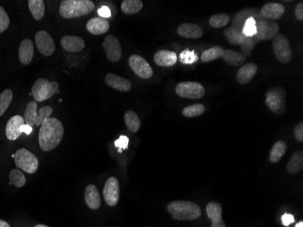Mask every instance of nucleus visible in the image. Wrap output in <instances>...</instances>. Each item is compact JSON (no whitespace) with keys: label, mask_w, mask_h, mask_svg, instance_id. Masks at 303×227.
Wrapping results in <instances>:
<instances>
[{"label":"nucleus","mask_w":303,"mask_h":227,"mask_svg":"<svg viewBox=\"0 0 303 227\" xmlns=\"http://www.w3.org/2000/svg\"><path fill=\"white\" fill-rule=\"evenodd\" d=\"M64 137L63 124L57 118H50L40 126V148L46 152L52 151L58 146Z\"/></svg>","instance_id":"f257e3e1"},{"label":"nucleus","mask_w":303,"mask_h":227,"mask_svg":"<svg viewBox=\"0 0 303 227\" xmlns=\"http://www.w3.org/2000/svg\"><path fill=\"white\" fill-rule=\"evenodd\" d=\"M167 210L177 221H193L201 216V207L193 202L177 200L167 205Z\"/></svg>","instance_id":"f03ea898"},{"label":"nucleus","mask_w":303,"mask_h":227,"mask_svg":"<svg viewBox=\"0 0 303 227\" xmlns=\"http://www.w3.org/2000/svg\"><path fill=\"white\" fill-rule=\"evenodd\" d=\"M95 9L91 0H64L61 2L59 13L64 18H75L90 14Z\"/></svg>","instance_id":"7ed1b4c3"},{"label":"nucleus","mask_w":303,"mask_h":227,"mask_svg":"<svg viewBox=\"0 0 303 227\" xmlns=\"http://www.w3.org/2000/svg\"><path fill=\"white\" fill-rule=\"evenodd\" d=\"M56 93H59V85L55 81L50 82L48 79H39L32 86L31 94L36 102L48 100Z\"/></svg>","instance_id":"20e7f679"},{"label":"nucleus","mask_w":303,"mask_h":227,"mask_svg":"<svg viewBox=\"0 0 303 227\" xmlns=\"http://www.w3.org/2000/svg\"><path fill=\"white\" fill-rule=\"evenodd\" d=\"M17 168L28 174H35L38 169V159L26 148H20L13 155Z\"/></svg>","instance_id":"39448f33"},{"label":"nucleus","mask_w":303,"mask_h":227,"mask_svg":"<svg viewBox=\"0 0 303 227\" xmlns=\"http://www.w3.org/2000/svg\"><path fill=\"white\" fill-rule=\"evenodd\" d=\"M286 94L284 88L272 87L266 94V106L275 113H284L286 111Z\"/></svg>","instance_id":"423d86ee"},{"label":"nucleus","mask_w":303,"mask_h":227,"mask_svg":"<svg viewBox=\"0 0 303 227\" xmlns=\"http://www.w3.org/2000/svg\"><path fill=\"white\" fill-rule=\"evenodd\" d=\"M256 29L257 32L254 35L256 41L273 40L279 33V26L272 20L260 18L256 21Z\"/></svg>","instance_id":"0eeeda50"},{"label":"nucleus","mask_w":303,"mask_h":227,"mask_svg":"<svg viewBox=\"0 0 303 227\" xmlns=\"http://www.w3.org/2000/svg\"><path fill=\"white\" fill-rule=\"evenodd\" d=\"M273 52L280 62H291L292 59L291 45L285 35L278 34L273 39Z\"/></svg>","instance_id":"6e6552de"},{"label":"nucleus","mask_w":303,"mask_h":227,"mask_svg":"<svg viewBox=\"0 0 303 227\" xmlns=\"http://www.w3.org/2000/svg\"><path fill=\"white\" fill-rule=\"evenodd\" d=\"M176 94L184 98L200 99L205 94V89L200 83L181 82L175 87Z\"/></svg>","instance_id":"1a4fd4ad"},{"label":"nucleus","mask_w":303,"mask_h":227,"mask_svg":"<svg viewBox=\"0 0 303 227\" xmlns=\"http://www.w3.org/2000/svg\"><path fill=\"white\" fill-rule=\"evenodd\" d=\"M129 65L135 74L141 79H148L152 78L154 74V71L150 66L149 63L140 55H131Z\"/></svg>","instance_id":"9d476101"},{"label":"nucleus","mask_w":303,"mask_h":227,"mask_svg":"<svg viewBox=\"0 0 303 227\" xmlns=\"http://www.w3.org/2000/svg\"><path fill=\"white\" fill-rule=\"evenodd\" d=\"M103 47L107 54V59L111 62H117L122 58V47L114 35H107L104 40Z\"/></svg>","instance_id":"9b49d317"},{"label":"nucleus","mask_w":303,"mask_h":227,"mask_svg":"<svg viewBox=\"0 0 303 227\" xmlns=\"http://www.w3.org/2000/svg\"><path fill=\"white\" fill-rule=\"evenodd\" d=\"M104 197L109 206L116 205L119 201L120 196V185L119 182L115 177H109L104 187Z\"/></svg>","instance_id":"f8f14e48"},{"label":"nucleus","mask_w":303,"mask_h":227,"mask_svg":"<svg viewBox=\"0 0 303 227\" xmlns=\"http://www.w3.org/2000/svg\"><path fill=\"white\" fill-rule=\"evenodd\" d=\"M36 43L37 49L42 55L49 56L55 53V41L48 32L43 30L37 32L36 35Z\"/></svg>","instance_id":"ddd939ff"},{"label":"nucleus","mask_w":303,"mask_h":227,"mask_svg":"<svg viewBox=\"0 0 303 227\" xmlns=\"http://www.w3.org/2000/svg\"><path fill=\"white\" fill-rule=\"evenodd\" d=\"M285 8L279 3H268L264 5L260 11V15L264 20H279L284 16Z\"/></svg>","instance_id":"4468645a"},{"label":"nucleus","mask_w":303,"mask_h":227,"mask_svg":"<svg viewBox=\"0 0 303 227\" xmlns=\"http://www.w3.org/2000/svg\"><path fill=\"white\" fill-rule=\"evenodd\" d=\"M105 81L107 86H110L111 88L121 92H128L132 88L131 81L113 73L107 74Z\"/></svg>","instance_id":"2eb2a0df"},{"label":"nucleus","mask_w":303,"mask_h":227,"mask_svg":"<svg viewBox=\"0 0 303 227\" xmlns=\"http://www.w3.org/2000/svg\"><path fill=\"white\" fill-rule=\"evenodd\" d=\"M25 125L24 118L21 116H14L8 120L6 126V136L8 140H16L21 136L22 132L20 131V127Z\"/></svg>","instance_id":"dca6fc26"},{"label":"nucleus","mask_w":303,"mask_h":227,"mask_svg":"<svg viewBox=\"0 0 303 227\" xmlns=\"http://www.w3.org/2000/svg\"><path fill=\"white\" fill-rule=\"evenodd\" d=\"M61 46L69 53L81 52L85 48V40L77 35H65L61 40Z\"/></svg>","instance_id":"f3484780"},{"label":"nucleus","mask_w":303,"mask_h":227,"mask_svg":"<svg viewBox=\"0 0 303 227\" xmlns=\"http://www.w3.org/2000/svg\"><path fill=\"white\" fill-rule=\"evenodd\" d=\"M206 213L209 218L213 221L211 227H226L223 219V207L217 202H211L206 206Z\"/></svg>","instance_id":"a211bd4d"},{"label":"nucleus","mask_w":303,"mask_h":227,"mask_svg":"<svg viewBox=\"0 0 303 227\" xmlns=\"http://www.w3.org/2000/svg\"><path fill=\"white\" fill-rule=\"evenodd\" d=\"M177 33L181 37L189 40H196L204 35L203 28L196 24L192 23H184L180 25L177 28Z\"/></svg>","instance_id":"6ab92c4d"},{"label":"nucleus","mask_w":303,"mask_h":227,"mask_svg":"<svg viewBox=\"0 0 303 227\" xmlns=\"http://www.w3.org/2000/svg\"><path fill=\"white\" fill-rule=\"evenodd\" d=\"M260 16V14L257 12L256 9H252V8H246V9H243L240 11L238 12L236 15L233 17L232 20V28H235L237 30L241 32L244 25L246 20L250 18V17H259ZM260 18V17H259Z\"/></svg>","instance_id":"aec40b11"},{"label":"nucleus","mask_w":303,"mask_h":227,"mask_svg":"<svg viewBox=\"0 0 303 227\" xmlns=\"http://www.w3.org/2000/svg\"><path fill=\"white\" fill-rule=\"evenodd\" d=\"M110 28V24L102 17L91 18L87 24V31L93 35H103L106 34Z\"/></svg>","instance_id":"412c9836"},{"label":"nucleus","mask_w":303,"mask_h":227,"mask_svg":"<svg viewBox=\"0 0 303 227\" xmlns=\"http://www.w3.org/2000/svg\"><path fill=\"white\" fill-rule=\"evenodd\" d=\"M85 200L87 206L92 210H97L101 206V197L95 184H89L86 188Z\"/></svg>","instance_id":"4be33fe9"},{"label":"nucleus","mask_w":303,"mask_h":227,"mask_svg":"<svg viewBox=\"0 0 303 227\" xmlns=\"http://www.w3.org/2000/svg\"><path fill=\"white\" fill-rule=\"evenodd\" d=\"M154 63L160 67H173L177 62V55L175 52L159 50L154 55Z\"/></svg>","instance_id":"5701e85b"},{"label":"nucleus","mask_w":303,"mask_h":227,"mask_svg":"<svg viewBox=\"0 0 303 227\" xmlns=\"http://www.w3.org/2000/svg\"><path fill=\"white\" fill-rule=\"evenodd\" d=\"M258 71V67L254 63H247L240 67L237 73V81L240 85H245L252 81L256 73Z\"/></svg>","instance_id":"b1692460"},{"label":"nucleus","mask_w":303,"mask_h":227,"mask_svg":"<svg viewBox=\"0 0 303 227\" xmlns=\"http://www.w3.org/2000/svg\"><path fill=\"white\" fill-rule=\"evenodd\" d=\"M20 62L23 65L30 64L34 55V45L30 40H25L21 42L18 49Z\"/></svg>","instance_id":"393cba45"},{"label":"nucleus","mask_w":303,"mask_h":227,"mask_svg":"<svg viewBox=\"0 0 303 227\" xmlns=\"http://www.w3.org/2000/svg\"><path fill=\"white\" fill-rule=\"evenodd\" d=\"M221 58L224 61L233 67H240L246 61V56L241 52L234 51L232 49L225 50Z\"/></svg>","instance_id":"a878e982"},{"label":"nucleus","mask_w":303,"mask_h":227,"mask_svg":"<svg viewBox=\"0 0 303 227\" xmlns=\"http://www.w3.org/2000/svg\"><path fill=\"white\" fill-rule=\"evenodd\" d=\"M303 168V152L297 151L292 155L287 165V171L290 174L295 175L300 172Z\"/></svg>","instance_id":"bb28decb"},{"label":"nucleus","mask_w":303,"mask_h":227,"mask_svg":"<svg viewBox=\"0 0 303 227\" xmlns=\"http://www.w3.org/2000/svg\"><path fill=\"white\" fill-rule=\"evenodd\" d=\"M125 122L128 129L133 133H137L141 127V120L138 117L137 113L132 110L126 111L125 113Z\"/></svg>","instance_id":"cd10ccee"},{"label":"nucleus","mask_w":303,"mask_h":227,"mask_svg":"<svg viewBox=\"0 0 303 227\" xmlns=\"http://www.w3.org/2000/svg\"><path fill=\"white\" fill-rule=\"evenodd\" d=\"M37 117H38V112H37L36 102V101H30L28 103L27 109L25 111V124L30 125V126L36 125Z\"/></svg>","instance_id":"c85d7f7f"},{"label":"nucleus","mask_w":303,"mask_h":227,"mask_svg":"<svg viewBox=\"0 0 303 227\" xmlns=\"http://www.w3.org/2000/svg\"><path fill=\"white\" fill-rule=\"evenodd\" d=\"M143 6L141 0H125L121 4V9L125 14L134 15L142 10Z\"/></svg>","instance_id":"c756f323"},{"label":"nucleus","mask_w":303,"mask_h":227,"mask_svg":"<svg viewBox=\"0 0 303 227\" xmlns=\"http://www.w3.org/2000/svg\"><path fill=\"white\" fill-rule=\"evenodd\" d=\"M287 151V145L284 141L276 142L275 145L272 146V151L270 153V161L272 163H278Z\"/></svg>","instance_id":"7c9ffc66"},{"label":"nucleus","mask_w":303,"mask_h":227,"mask_svg":"<svg viewBox=\"0 0 303 227\" xmlns=\"http://www.w3.org/2000/svg\"><path fill=\"white\" fill-rule=\"evenodd\" d=\"M28 8L32 16L36 20H42L45 15V3L42 0H29Z\"/></svg>","instance_id":"2f4dec72"},{"label":"nucleus","mask_w":303,"mask_h":227,"mask_svg":"<svg viewBox=\"0 0 303 227\" xmlns=\"http://www.w3.org/2000/svg\"><path fill=\"white\" fill-rule=\"evenodd\" d=\"M224 32H225V37L232 45H240L246 37L241 32L232 27L226 28Z\"/></svg>","instance_id":"473e14b6"},{"label":"nucleus","mask_w":303,"mask_h":227,"mask_svg":"<svg viewBox=\"0 0 303 227\" xmlns=\"http://www.w3.org/2000/svg\"><path fill=\"white\" fill-rule=\"evenodd\" d=\"M225 52V49L221 47H213L205 50L201 54V61L205 63L211 62L215 59L220 58Z\"/></svg>","instance_id":"72a5a7b5"},{"label":"nucleus","mask_w":303,"mask_h":227,"mask_svg":"<svg viewBox=\"0 0 303 227\" xmlns=\"http://www.w3.org/2000/svg\"><path fill=\"white\" fill-rule=\"evenodd\" d=\"M230 20H231V17L229 15L225 14V13H219V14H215V15L211 16V18L209 20V23L213 28H220L228 25Z\"/></svg>","instance_id":"f704fd0d"},{"label":"nucleus","mask_w":303,"mask_h":227,"mask_svg":"<svg viewBox=\"0 0 303 227\" xmlns=\"http://www.w3.org/2000/svg\"><path fill=\"white\" fill-rule=\"evenodd\" d=\"M13 100V92L11 89H6L0 94V117L4 115L11 105Z\"/></svg>","instance_id":"c9c22d12"},{"label":"nucleus","mask_w":303,"mask_h":227,"mask_svg":"<svg viewBox=\"0 0 303 227\" xmlns=\"http://www.w3.org/2000/svg\"><path fill=\"white\" fill-rule=\"evenodd\" d=\"M9 184H13L16 187H23L26 184V176L22 171L18 169H13L9 173Z\"/></svg>","instance_id":"e433bc0d"},{"label":"nucleus","mask_w":303,"mask_h":227,"mask_svg":"<svg viewBox=\"0 0 303 227\" xmlns=\"http://www.w3.org/2000/svg\"><path fill=\"white\" fill-rule=\"evenodd\" d=\"M205 112V106L201 104H195L192 106H186L185 107L181 113L186 117V118H194V117H199Z\"/></svg>","instance_id":"4c0bfd02"},{"label":"nucleus","mask_w":303,"mask_h":227,"mask_svg":"<svg viewBox=\"0 0 303 227\" xmlns=\"http://www.w3.org/2000/svg\"><path fill=\"white\" fill-rule=\"evenodd\" d=\"M256 32H257V29H256V20L254 17H250L244 23L241 33L246 37H252V36H254L256 35Z\"/></svg>","instance_id":"58836bf2"},{"label":"nucleus","mask_w":303,"mask_h":227,"mask_svg":"<svg viewBox=\"0 0 303 227\" xmlns=\"http://www.w3.org/2000/svg\"><path fill=\"white\" fill-rule=\"evenodd\" d=\"M256 40L254 36L252 37H245V40L240 43V49H241V53L244 54L245 56L246 55H251L252 50L254 49L255 47Z\"/></svg>","instance_id":"ea45409f"},{"label":"nucleus","mask_w":303,"mask_h":227,"mask_svg":"<svg viewBox=\"0 0 303 227\" xmlns=\"http://www.w3.org/2000/svg\"><path fill=\"white\" fill-rule=\"evenodd\" d=\"M52 113H53V108L51 106H47L41 107L38 111V117L36 123V126H41L44 122L48 118H51Z\"/></svg>","instance_id":"a19ab883"},{"label":"nucleus","mask_w":303,"mask_h":227,"mask_svg":"<svg viewBox=\"0 0 303 227\" xmlns=\"http://www.w3.org/2000/svg\"><path fill=\"white\" fill-rule=\"evenodd\" d=\"M198 60L197 55L193 51L185 50L180 54V61L184 64H193Z\"/></svg>","instance_id":"79ce46f5"},{"label":"nucleus","mask_w":303,"mask_h":227,"mask_svg":"<svg viewBox=\"0 0 303 227\" xmlns=\"http://www.w3.org/2000/svg\"><path fill=\"white\" fill-rule=\"evenodd\" d=\"M9 26V16L4 8L0 7V34L6 31Z\"/></svg>","instance_id":"37998d69"},{"label":"nucleus","mask_w":303,"mask_h":227,"mask_svg":"<svg viewBox=\"0 0 303 227\" xmlns=\"http://www.w3.org/2000/svg\"><path fill=\"white\" fill-rule=\"evenodd\" d=\"M128 143H129L128 137H126V136H121V137H119L118 139L115 141L114 145H115L116 147H118L119 152H122V149L127 148Z\"/></svg>","instance_id":"c03bdc74"},{"label":"nucleus","mask_w":303,"mask_h":227,"mask_svg":"<svg viewBox=\"0 0 303 227\" xmlns=\"http://www.w3.org/2000/svg\"><path fill=\"white\" fill-rule=\"evenodd\" d=\"M294 137H295L296 140L302 143L303 142V123L299 122L298 125H296L294 127Z\"/></svg>","instance_id":"a18cd8bd"},{"label":"nucleus","mask_w":303,"mask_h":227,"mask_svg":"<svg viewBox=\"0 0 303 227\" xmlns=\"http://www.w3.org/2000/svg\"><path fill=\"white\" fill-rule=\"evenodd\" d=\"M98 13L99 16L100 17H102V18H107V17H110L111 16V10L110 8L107 7V6H104L102 8H100L98 9Z\"/></svg>","instance_id":"49530a36"},{"label":"nucleus","mask_w":303,"mask_h":227,"mask_svg":"<svg viewBox=\"0 0 303 227\" xmlns=\"http://www.w3.org/2000/svg\"><path fill=\"white\" fill-rule=\"evenodd\" d=\"M295 17L299 21L303 20V3L300 2L296 6L295 8Z\"/></svg>","instance_id":"de8ad7c7"},{"label":"nucleus","mask_w":303,"mask_h":227,"mask_svg":"<svg viewBox=\"0 0 303 227\" xmlns=\"http://www.w3.org/2000/svg\"><path fill=\"white\" fill-rule=\"evenodd\" d=\"M294 223V216L290 214H286L282 216V223L285 226H289L291 223Z\"/></svg>","instance_id":"09e8293b"},{"label":"nucleus","mask_w":303,"mask_h":227,"mask_svg":"<svg viewBox=\"0 0 303 227\" xmlns=\"http://www.w3.org/2000/svg\"><path fill=\"white\" fill-rule=\"evenodd\" d=\"M20 131L22 132V133L27 134V135H30L32 133V131H33V128H32V126L28 125H22L21 127H20Z\"/></svg>","instance_id":"8fccbe9b"},{"label":"nucleus","mask_w":303,"mask_h":227,"mask_svg":"<svg viewBox=\"0 0 303 227\" xmlns=\"http://www.w3.org/2000/svg\"><path fill=\"white\" fill-rule=\"evenodd\" d=\"M0 227H11L6 221L0 220Z\"/></svg>","instance_id":"3c124183"},{"label":"nucleus","mask_w":303,"mask_h":227,"mask_svg":"<svg viewBox=\"0 0 303 227\" xmlns=\"http://www.w3.org/2000/svg\"><path fill=\"white\" fill-rule=\"evenodd\" d=\"M295 227H303L302 221H300V222H299V223H297V224H296Z\"/></svg>","instance_id":"603ef678"},{"label":"nucleus","mask_w":303,"mask_h":227,"mask_svg":"<svg viewBox=\"0 0 303 227\" xmlns=\"http://www.w3.org/2000/svg\"><path fill=\"white\" fill-rule=\"evenodd\" d=\"M35 227H49L48 226V225H45V224H37V225H36V226Z\"/></svg>","instance_id":"864d4df0"}]
</instances>
